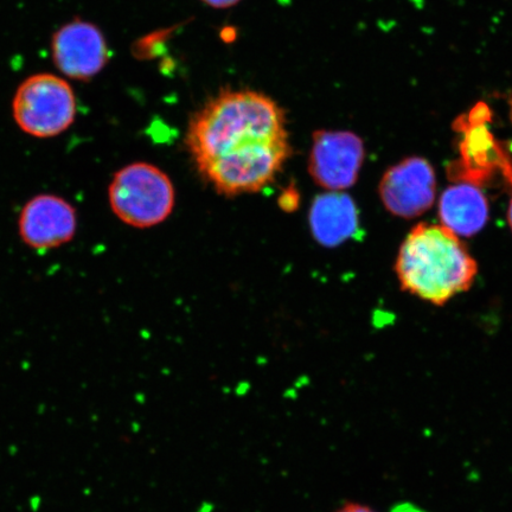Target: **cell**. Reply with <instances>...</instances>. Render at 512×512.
<instances>
[{"instance_id":"obj_4","label":"cell","mask_w":512,"mask_h":512,"mask_svg":"<svg viewBox=\"0 0 512 512\" xmlns=\"http://www.w3.org/2000/svg\"><path fill=\"white\" fill-rule=\"evenodd\" d=\"M291 153L290 137L274 138L211 160L198 171L222 195L252 194L277 178Z\"/></svg>"},{"instance_id":"obj_14","label":"cell","mask_w":512,"mask_h":512,"mask_svg":"<svg viewBox=\"0 0 512 512\" xmlns=\"http://www.w3.org/2000/svg\"><path fill=\"white\" fill-rule=\"evenodd\" d=\"M201 2L216 10H226L234 8V6L238 5L242 0H201Z\"/></svg>"},{"instance_id":"obj_15","label":"cell","mask_w":512,"mask_h":512,"mask_svg":"<svg viewBox=\"0 0 512 512\" xmlns=\"http://www.w3.org/2000/svg\"><path fill=\"white\" fill-rule=\"evenodd\" d=\"M508 221H509V224H510V228L512 230V200L510 201V204H509Z\"/></svg>"},{"instance_id":"obj_5","label":"cell","mask_w":512,"mask_h":512,"mask_svg":"<svg viewBox=\"0 0 512 512\" xmlns=\"http://www.w3.org/2000/svg\"><path fill=\"white\" fill-rule=\"evenodd\" d=\"M16 124L31 137L60 136L76 117L75 94L69 83L53 74L32 75L21 83L12 101Z\"/></svg>"},{"instance_id":"obj_3","label":"cell","mask_w":512,"mask_h":512,"mask_svg":"<svg viewBox=\"0 0 512 512\" xmlns=\"http://www.w3.org/2000/svg\"><path fill=\"white\" fill-rule=\"evenodd\" d=\"M107 196L114 216L137 229L159 226L169 219L176 203L170 177L146 162L131 163L115 172Z\"/></svg>"},{"instance_id":"obj_12","label":"cell","mask_w":512,"mask_h":512,"mask_svg":"<svg viewBox=\"0 0 512 512\" xmlns=\"http://www.w3.org/2000/svg\"><path fill=\"white\" fill-rule=\"evenodd\" d=\"M335 512H377L367 504L348 502L344 503Z\"/></svg>"},{"instance_id":"obj_2","label":"cell","mask_w":512,"mask_h":512,"mask_svg":"<svg viewBox=\"0 0 512 512\" xmlns=\"http://www.w3.org/2000/svg\"><path fill=\"white\" fill-rule=\"evenodd\" d=\"M395 270L403 290L434 305H444L469 290L478 266L451 230L420 223L403 241Z\"/></svg>"},{"instance_id":"obj_10","label":"cell","mask_w":512,"mask_h":512,"mask_svg":"<svg viewBox=\"0 0 512 512\" xmlns=\"http://www.w3.org/2000/svg\"><path fill=\"white\" fill-rule=\"evenodd\" d=\"M309 222L313 238L324 247L342 245L360 229L356 204L343 191L319 195L312 203Z\"/></svg>"},{"instance_id":"obj_13","label":"cell","mask_w":512,"mask_h":512,"mask_svg":"<svg viewBox=\"0 0 512 512\" xmlns=\"http://www.w3.org/2000/svg\"><path fill=\"white\" fill-rule=\"evenodd\" d=\"M299 197L296 195V191H286L283 196L280 197L281 208L284 210H293L297 208Z\"/></svg>"},{"instance_id":"obj_1","label":"cell","mask_w":512,"mask_h":512,"mask_svg":"<svg viewBox=\"0 0 512 512\" xmlns=\"http://www.w3.org/2000/svg\"><path fill=\"white\" fill-rule=\"evenodd\" d=\"M288 136L284 108L251 89L224 91L192 115L185 144L197 169L264 140Z\"/></svg>"},{"instance_id":"obj_8","label":"cell","mask_w":512,"mask_h":512,"mask_svg":"<svg viewBox=\"0 0 512 512\" xmlns=\"http://www.w3.org/2000/svg\"><path fill=\"white\" fill-rule=\"evenodd\" d=\"M437 192V178L428 160L411 157L402 160L383 175L380 197L383 206L402 219H414L430 210Z\"/></svg>"},{"instance_id":"obj_7","label":"cell","mask_w":512,"mask_h":512,"mask_svg":"<svg viewBox=\"0 0 512 512\" xmlns=\"http://www.w3.org/2000/svg\"><path fill=\"white\" fill-rule=\"evenodd\" d=\"M17 227L25 246L36 252L53 251L74 240L79 227L78 210L60 195H36L22 207Z\"/></svg>"},{"instance_id":"obj_11","label":"cell","mask_w":512,"mask_h":512,"mask_svg":"<svg viewBox=\"0 0 512 512\" xmlns=\"http://www.w3.org/2000/svg\"><path fill=\"white\" fill-rule=\"evenodd\" d=\"M441 226L457 236L471 238L489 220V203L483 191L470 183L447 188L439 200Z\"/></svg>"},{"instance_id":"obj_9","label":"cell","mask_w":512,"mask_h":512,"mask_svg":"<svg viewBox=\"0 0 512 512\" xmlns=\"http://www.w3.org/2000/svg\"><path fill=\"white\" fill-rule=\"evenodd\" d=\"M53 59L60 72L70 79L86 81L98 75L108 61V47L96 25L73 21L55 32Z\"/></svg>"},{"instance_id":"obj_6","label":"cell","mask_w":512,"mask_h":512,"mask_svg":"<svg viewBox=\"0 0 512 512\" xmlns=\"http://www.w3.org/2000/svg\"><path fill=\"white\" fill-rule=\"evenodd\" d=\"M366 156L361 137L349 131L313 133L309 156L310 175L328 191H344L357 182Z\"/></svg>"},{"instance_id":"obj_16","label":"cell","mask_w":512,"mask_h":512,"mask_svg":"<svg viewBox=\"0 0 512 512\" xmlns=\"http://www.w3.org/2000/svg\"><path fill=\"white\" fill-rule=\"evenodd\" d=\"M510 107H511L510 114H511V119H512V101H511Z\"/></svg>"}]
</instances>
